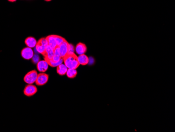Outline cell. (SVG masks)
Masks as SVG:
<instances>
[{"instance_id": "obj_1", "label": "cell", "mask_w": 175, "mask_h": 132, "mask_svg": "<svg viewBox=\"0 0 175 132\" xmlns=\"http://www.w3.org/2000/svg\"><path fill=\"white\" fill-rule=\"evenodd\" d=\"M63 62L68 68L77 69L79 66L78 56L75 53H68L63 58Z\"/></svg>"}, {"instance_id": "obj_2", "label": "cell", "mask_w": 175, "mask_h": 132, "mask_svg": "<svg viewBox=\"0 0 175 132\" xmlns=\"http://www.w3.org/2000/svg\"><path fill=\"white\" fill-rule=\"evenodd\" d=\"M38 75L37 72L36 70L29 71L24 77V81L27 84H32L35 83Z\"/></svg>"}, {"instance_id": "obj_3", "label": "cell", "mask_w": 175, "mask_h": 132, "mask_svg": "<svg viewBox=\"0 0 175 132\" xmlns=\"http://www.w3.org/2000/svg\"><path fill=\"white\" fill-rule=\"evenodd\" d=\"M48 45V44L46 38H40L37 42V44L35 47L36 50L38 53L43 55L45 52L46 47Z\"/></svg>"}, {"instance_id": "obj_4", "label": "cell", "mask_w": 175, "mask_h": 132, "mask_svg": "<svg viewBox=\"0 0 175 132\" xmlns=\"http://www.w3.org/2000/svg\"><path fill=\"white\" fill-rule=\"evenodd\" d=\"M37 92V88L35 85H33V84L27 85L24 89V94L28 97L32 96Z\"/></svg>"}, {"instance_id": "obj_5", "label": "cell", "mask_w": 175, "mask_h": 132, "mask_svg": "<svg viewBox=\"0 0 175 132\" xmlns=\"http://www.w3.org/2000/svg\"><path fill=\"white\" fill-rule=\"evenodd\" d=\"M49 79V75L45 73H40L37 75V79L35 81L36 85L43 86L47 83Z\"/></svg>"}, {"instance_id": "obj_6", "label": "cell", "mask_w": 175, "mask_h": 132, "mask_svg": "<svg viewBox=\"0 0 175 132\" xmlns=\"http://www.w3.org/2000/svg\"><path fill=\"white\" fill-rule=\"evenodd\" d=\"M22 57L25 60H31L34 55V52L32 48L29 47H25L22 49L20 52Z\"/></svg>"}, {"instance_id": "obj_7", "label": "cell", "mask_w": 175, "mask_h": 132, "mask_svg": "<svg viewBox=\"0 0 175 132\" xmlns=\"http://www.w3.org/2000/svg\"><path fill=\"white\" fill-rule=\"evenodd\" d=\"M69 43L66 40L63 42L60 45H59V51L61 57L63 59L65 56L68 53V47H69Z\"/></svg>"}, {"instance_id": "obj_8", "label": "cell", "mask_w": 175, "mask_h": 132, "mask_svg": "<svg viewBox=\"0 0 175 132\" xmlns=\"http://www.w3.org/2000/svg\"><path fill=\"white\" fill-rule=\"evenodd\" d=\"M54 50L53 47L50 45H47L45 52L42 55L44 56V59H48V60H52L53 59V56L54 55Z\"/></svg>"}, {"instance_id": "obj_9", "label": "cell", "mask_w": 175, "mask_h": 132, "mask_svg": "<svg viewBox=\"0 0 175 132\" xmlns=\"http://www.w3.org/2000/svg\"><path fill=\"white\" fill-rule=\"evenodd\" d=\"M48 64L45 60L39 61L37 63V68L38 71L41 73H45L48 68Z\"/></svg>"}, {"instance_id": "obj_10", "label": "cell", "mask_w": 175, "mask_h": 132, "mask_svg": "<svg viewBox=\"0 0 175 132\" xmlns=\"http://www.w3.org/2000/svg\"><path fill=\"white\" fill-rule=\"evenodd\" d=\"M87 50V47L85 44L82 43H79L78 44L76 45L75 48V51L77 54L79 55L84 54Z\"/></svg>"}, {"instance_id": "obj_11", "label": "cell", "mask_w": 175, "mask_h": 132, "mask_svg": "<svg viewBox=\"0 0 175 132\" xmlns=\"http://www.w3.org/2000/svg\"><path fill=\"white\" fill-rule=\"evenodd\" d=\"M37 41H36V40L33 37H27L25 40V44L26 45L27 47H30V48H34L35 47L36 44H37Z\"/></svg>"}, {"instance_id": "obj_12", "label": "cell", "mask_w": 175, "mask_h": 132, "mask_svg": "<svg viewBox=\"0 0 175 132\" xmlns=\"http://www.w3.org/2000/svg\"><path fill=\"white\" fill-rule=\"evenodd\" d=\"M46 38L47 40L48 45L52 47L54 49H55L56 47H58L57 45V43L56 41L55 35H49V36H47Z\"/></svg>"}, {"instance_id": "obj_13", "label": "cell", "mask_w": 175, "mask_h": 132, "mask_svg": "<svg viewBox=\"0 0 175 132\" xmlns=\"http://www.w3.org/2000/svg\"><path fill=\"white\" fill-rule=\"evenodd\" d=\"M68 69V68L64 65V64L62 63L57 67V73L59 75L63 76V75H64L66 74Z\"/></svg>"}, {"instance_id": "obj_14", "label": "cell", "mask_w": 175, "mask_h": 132, "mask_svg": "<svg viewBox=\"0 0 175 132\" xmlns=\"http://www.w3.org/2000/svg\"><path fill=\"white\" fill-rule=\"evenodd\" d=\"M78 61L79 62V64L81 65H85L88 64L89 62V59L87 56L84 54H82L78 56Z\"/></svg>"}, {"instance_id": "obj_15", "label": "cell", "mask_w": 175, "mask_h": 132, "mask_svg": "<svg viewBox=\"0 0 175 132\" xmlns=\"http://www.w3.org/2000/svg\"><path fill=\"white\" fill-rule=\"evenodd\" d=\"M62 57L60 55V54L59 51L58 47H57L54 50V55L53 56V59H52V60L53 62H57L59 61Z\"/></svg>"}, {"instance_id": "obj_16", "label": "cell", "mask_w": 175, "mask_h": 132, "mask_svg": "<svg viewBox=\"0 0 175 132\" xmlns=\"http://www.w3.org/2000/svg\"><path fill=\"white\" fill-rule=\"evenodd\" d=\"M67 77L69 79H73L76 77L77 75V70L76 69L73 68H68L67 73H66Z\"/></svg>"}, {"instance_id": "obj_17", "label": "cell", "mask_w": 175, "mask_h": 132, "mask_svg": "<svg viewBox=\"0 0 175 132\" xmlns=\"http://www.w3.org/2000/svg\"><path fill=\"white\" fill-rule=\"evenodd\" d=\"M44 60L47 62L48 65H50V66L52 68L57 67L59 65L63 63V59L62 58L59 61L57 62H53L52 60H48V59H44Z\"/></svg>"}, {"instance_id": "obj_18", "label": "cell", "mask_w": 175, "mask_h": 132, "mask_svg": "<svg viewBox=\"0 0 175 132\" xmlns=\"http://www.w3.org/2000/svg\"><path fill=\"white\" fill-rule=\"evenodd\" d=\"M55 38L56 41L57 43V47H58L59 45H60L63 42L66 40L65 38L61 37L60 36H59V35H55Z\"/></svg>"}, {"instance_id": "obj_19", "label": "cell", "mask_w": 175, "mask_h": 132, "mask_svg": "<svg viewBox=\"0 0 175 132\" xmlns=\"http://www.w3.org/2000/svg\"><path fill=\"white\" fill-rule=\"evenodd\" d=\"M32 62L34 64H37V63L40 61L39 56L38 55H36V54L34 55H34H33L32 58Z\"/></svg>"}, {"instance_id": "obj_20", "label": "cell", "mask_w": 175, "mask_h": 132, "mask_svg": "<svg viewBox=\"0 0 175 132\" xmlns=\"http://www.w3.org/2000/svg\"><path fill=\"white\" fill-rule=\"evenodd\" d=\"M75 47H73V44H69V47H68V53H75Z\"/></svg>"}, {"instance_id": "obj_21", "label": "cell", "mask_w": 175, "mask_h": 132, "mask_svg": "<svg viewBox=\"0 0 175 132\" xmlns=\"http://www.w3.org/2000/svg\"><path fill=\"white\" fill-rule=\"evenodd\" d=\"M9 2H12V3H13V2H15L17 0H7Z\"/></svg>"}, {"instance_id": "obj_22", "label": "cell", "mask_w": 175, "mask_h": 132, "mask_svg": "<svg viewBox=\"0 0 175 132\" xmlns=\"http://www.w3.org/2000/svg\"><path fill=\"white\" fill-rule=\"evenodd\" d=\"M45 1H47V2H49V1H52V0H45Z\"/></svg>"}]
</instances>
